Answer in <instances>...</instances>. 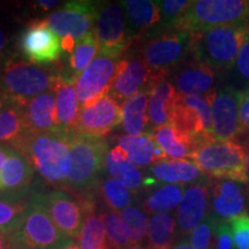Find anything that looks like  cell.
I'll return each mask as SVG.
<instances>
[{"label":"cell","mask_w":249,"mask_h":249,"mask_svg":"<svg viewBox=\"0 0 249 249\" xmlns=\"http://www.w3.org/2000/svg\"><path fill=\"white\" fill-rule=\"evenodd\" d=\"M71 133L54 130L45 134H26L12 145L30 161L33 169L50 185L67 186L71 171Z\"/></svg>","instance_id":"6da1fadb"},{"label":"cell","mask_w":249,"mask_h":249,"mask_svg":"<svg viewBox=\"0 0 249 249\" xmlns=\"http://www.w3.org/2000/svg\"><path fill=\"white\" fill-rule=\"evenodd\" d=\"M248 37L249 23L216 27L192 34V55L214 71H229Z\"/></svg>","instance_id":"7a4b0ae2"},{"label":"cell","mask_w":249,"mask_h":249,"mask_svg":"<svg viewBox=\"0 0 249 249\" xmlns=\"http://www.w3.org/2000/svg\"><path fill=\"white\" fill-rule=\"evenodd\" d=\"M248 23L247 0H198L192 2L173 29L195 34L216 27Z\"/></svg>","instance_id":"3957f363"},{"label":"cell","mask_w":249,"mask_h":249,"mask_svg":"<svg viewBox=\"0 0 249 249\" xmlns=\"http://www.w3.org/2000/svg\"><path fill=\"white\" fill-rule=\"evenodd\" d=\"M59 75L29 61L9 59L0 70V90L21 105L49 90H54Z\"/></svg>","instance_id":"277c9868"},{"label":"cell","mask_w":249,"mask_h":249,"mask_svg":"<svg viewBox=\"0 0 249 249\" xmlns=\"http://www.w3.org/2000/svg\"><path fill=\"white\" fill-rule=\"evenodd\" d=\"M189 160L213 178L247 182L246 151L234 141L207 140L195 148Z\"/></svg>","instance_id":"5b68a950"},{"label":"cell","mask_w":249,"mask_h":249,"mask_svg":"<svg viewBox=\"0 0 249 249\" xmlns=\"http://www.w3.org/2000/svg\"><path fill=\"white\" fill-rule=\"evenodd\" d=\"M11 241L14 249H64L74 242L52 222L42 196L33 197L27 204L21 225Z\"/></svg>","instance_id":"8992f818"},{"label":"cell","mask_w":249,"mask_h":249,"mask_svg":"<svg viewBox=\"0 0 249 249\" xmlns=\"http://www.w3.org/2000/svg\"><path fill=\"white\" fill-rule=\"evenodd\" d=\"M192 34L173 30L158 34L143 42L138 53L154 74L156 81L166 79L192 54Z\"/></svg>","instance_id":"52a82bcc"},{"label":"cell","mask_w":249,"mask_h":249,"mask_svg":"<svg viewBox=\"0 0 249 249\" xmlns=\"http://www.w3.org/2000/svg\"><path fill=\"white\" fill-rule=\"evenodd\" d=\"M70 147L71 171L66 187L75 192L85 191L97 180L107 156L108 143L104 139L71 132Z\"/></svg>","instance_id":"ba28073f"},{"label":"cell","mask_w":249,"mask_h":249,"mask_svg":"<svg viewBox=\"0 0 249 249\" xmlns=\"http://www.w3.org/2000/svg\"><path fill=\"white\" fill-rule=\"evenodd\" d=\"M121 53L101 49L91 64L77 76L75 88L81 107H89L110 93Z\"/></svg>","instance_id":"9c48e42d"},{"label":"cell","mask_w":249,"mask_h":249,"mask_svg":"<svg viewBox=\"0 0 249 249\" xmlns=\"http://www.w3.org/2000/svg\"><path fill=\"white\" fill-rule=\"evenodd\" d=\"M121 121L123 107L108 93L89 107H80L74 132L85 136L103 139Z\"/></svg>","instance_id":"30bf717a"},{"label":"cell","mask_w":249,"mask_h":249,"mask_svg":"<svg viewBox=\"0 0 249 249\" xmlns=\"http://www.w3.org/2000/svg\"><path fill=\"white\" fill-rule=\"evenodd\" d=\"M99 6L92 1H68L46 18L48 26L58 36L81 39L92 30Z\"/></svg>","instance_id":"8fae6325"},{"label":"cell","mask_w":249,"mask_h":249,"mask_svg":"<svg viewBox=\"0 0 249 249\" xmlns=\"http://www.w3.org/2000/svg\"><path fill=\"white\" fill-rule=\"evenodd\" d=\"M156 82L158 81L155 80L150 68L136 52L121 58L118 62L110 96L124 103L142 90H151Z\"/></svg>","instance_id":"7c38bea8"},{"label":"cell","mask_w":249,"mask_h":249,"mask_svg":"<svg viewBox=\"0 0 249 249\" xmlns=\"http://www.w3.org/2000/svg\"><path fill=\"white\" fill-rule=\"evenodd\" d=\"M20 50L31 64L49 65L60 58L61 40L46 20L34 21L21 35Z\"/></svg>","instance_id":"4fadbf2b"},{"label":"cell","mask_w":249,"mask_h":249,"mask_svg":"<svg viewBox=\"0 0 249 249\" xmlns=\"http://www.w3.org/2000/svg\"><path fill=\"white\" fill-rule=\"evenodd\" d=\"M126 12L123 4L99 6L95 22V31L101 49L123 54L130 43Z\"/></svg>","instance_id":"5bb4252c"},{"label":"cell","mask_w":249,"mask_h":249,"mask_svg":"<svg viewBox=\"0 0 249 249\" xmlns=\"http://www.w3.org/2000/svg\"><path fill=\"white\" fill-rule=\"evenodd\" d=\"M241 91L225 87L217 91L211 105L213 139L218 141H233L241 134L239 107Z\"/></svg>","instance_id":"9a60e30c"},{"label":"cell","mask_w":249,"mask_h":249,"mask_svg":"<svg viewBox=\"0 0 249 249\" xmlns=\"http://www.w3.org/2000/svg\"><path fill=\"white\" fill-rule=\"evenodd\" d=\"M42 201L59 231L73 241L79 238L85 219L80 201L74 200L67 193L61 191H54L42 196Z\"/></svg>","instance_id":"2e32d148"},{"label":"cell","mask_w":249,"mask_h":249,"mask_svg":"<svg viewBox=\"0 0 249 249\" xmlns=\"http://www.w3.org/2000/svg\"><path fill=\"white\" fill-rule=\"evenodd\" d=\"M210 197V185L207 179L200 180L186 189L176 213L177 222L183 233L192 232L204 219Z\"/></svg>","instance_id":"e0dca14e"},{"label":"cell","mask_w":249,"mask_h":249,"mask_svg":"<svg viewBox=\"0 0 249 249\" xmlns=\"http://www.w3.org/2000/svg\"><path fill=\"white\" fill-rule=\"evenodd\" d=\"M216 71L204 62L193 58L174 70L173 86L181 96H202L213 88Z\"/></svg>","instance_id":"ac0fdd59"},{"label":"cell","mask_w":249,"mask_h":249,"mask_svg":"<svg viewBox=\"0 0 249 249\" xmlns=\"http://www.w3.org/2000/svg\"><path fill=\"white\" fill-rule=\"evenodd\" d=\"M57 95L49 90L24 105V119L28 134H45L57 129L55 124Z\"/></svg>","instance_id":"d6986e66"},{"label":"cell","mask_w":249,"mask_h":249,"mask_svg":"<svg viewBox=\"0 0 249 249\" xmlns=\"http://www.w3.org/2000/svg\"><path fill=\"white\" fill-rule=\"evenodd\" d=\"M76 79L65 80L60 76L54 86L57 95L55 124L57 129L64 133L74 132L79 117V99L75 88Z\"/></svg>","instance_id":"ffe728a7"},{"label":"cell","mask_w":249,"mask_h":249,"mask_svg":"<svg viewBox=\"0 0 249 249\" xmlns=\"http://www.w3.org/2000/svg\"><path fill=\"white\" fill-rule=\"evenodd\" d=\"M211 205L213 216L229 220L244 213L245 196L238 183L229 180L217 181L211 191Z\"/></svg>","instance_id":"44dd1931"},{"label":"cell","mask_w":249,"mask_h":249,"mask_svg":"<svg viewBox=\"0 0 249 249\" xmlns=\"http://www.w3.org/2000/svg\"><path fill=\"white\" fill-rule=\"evenodd\" d=\"M177 95L174 86L166 79L160 80L152 87L148 105V119L152 132L171 123Z\"/></svg>","instance_id":"7402d4cb"},{"label":"cell","mask_w":249,"mask_h":249,"mask_svg":"<svg viewBox=\"0 0 249 249\" xmlns=\"http://www.w3.org/2000/svg\"><path fill=\"white\" fill-rule=\"evenodd\" d=\"M80 203L85 213V219L77 238L80 249H107L103 214L95 213V203L91 198H82Z\"/></svg>","instance_id":"603a6c76"},{"label":"cell","mask_w":249,"mask_h":249,"mask_svg":"<svg viewBox=\"0 0 249 249\" xmlns=\"http://www.w3.org/2000/svg\"><path fill=\"white\" fill-rule=\"evenodd\" d=\"M34 169L27 157L11 148L0 171V191H18L31 181Z\"/></svg>","instance_id":"cb8c5ba5"},{"label":"cell","mask_w":249,"mask_h":249,"mask_svg":"<svg viewBox=\"0 0 249 249\" xmlns=\"http://www.w3.org/2000/svg\"><path fill=\"white\" fill-rule=\"evenodd\" d=\"M119 145L128 152L129 161L136 167H144L158 160H166L163 150L158 147L151 134L136 136H123L119 139Z\"/></svg>","instance_id":"d4e9b609"},{"label":"cell","mask_w":249,"mask_h":249,"mask_svg":"<svg viewBox=\"0 0 249 249\" xmlns=\"http://www.w3.org/2000/svg\"><path fill=\"white\" fill-rule=\"evenodd\" d=\"M150 98V90H142L126 99L121 105L123 107V126L128 136H141L145 127L149 124L148 105Z\"/></svg>","instance_id":"484cf974"},{"label":"cell","mask_w":249,"mask_h":249,"mask_svg":"<svg viewBox=\"0 0 249 249\" xmlns=\"http://www.w3.org/2000/svg\"><path fill=\"white\" fill-rule=\"evenodd\" d=\"M150 171L156 179L171 185L194 182L202 178L201 170L189 160H158Z\"/></svg>","instance_id":"4316f807"},{"label":"cell","mask_w":249,"mask_h":249,"mask_svg":"<svg viewBox=\"0 0 249 249\" xmlns=\"http://www.w3.org/2000/svg\"><path fill=\"white\" fill-rule=\"evenodd\" d=\"M151 136L165 156L173 160H189L195 149L194 142L181 135L171 123L155 129Z\"/></svg>","instance_id":"83f0119b"},{"label":"cell","mask_w":249,"mask_h":249,"mask_svg":"<svg viewBox=\"0 0 249 249\" xmlns=\"http://www.w3.org/2000/svg\"><path fill=\"white\" fill-rule=\"evenodd\" d=\"M121 4L127 13V22L133 33H144L161 20L160 8L157 1L126 0Z\"/></svg>","instance_id":"f1b7e54d"},{"label":"cell","mask_w":249,"mask_h":249,"mask_svg":"<svg viewBox=\"0 0 249 249\" xmlns=\"http://www.w3.org/2000/svg\"><path fill=\"white\" fill-rule=\"evenodd\" d=\"M23 107L9 99L7 105L0 111V144L9 143L13 145L28 134Z\"/></svg>","instance_id":"f546056e"},{"label":"cell","mask_w":249,"mask_h":249,"mask_svg":"<svg viewBox=\"0 0 249 249\" xmlns=\"http://www.w3.org/2000/svg\"><path fill=\"white\" fill-rule=\"evenodd\" d=\"M177 223L172 214L164 213L151 217L148 229L149 249H172Z\"/></svg>","instance_id":"4dcf8cb0"},{"label":"cell","mask_w":249,"mask_h":249,"mask_svg":"<svg viewBox=\"0 0 249 249\" xmlns=\"http://www.w3.org/2000/svg\"><path fill=\"white\" fill-rule=\"evenodd\" d=\"M183 189L179 185H165L156 189L145 198L143 208L148 213H164L174 209L180 204Z\"/></svg>","instance_id":"1f68e13d"},{"label":"cell","mask_w":249,"mask_h":249,"mask_svg":"<svg viewBox=\"0 0 249 249\" xmlns=\"http://www.w3.org/2000/svg\"><path fill=\"white\" fill-rule=\"evenodd\" d=\"M99 51H101V44L93 30L77 40L75 49L71 52L70 58V65L71 70L75 71L76 77L91 64Z\"/></svg>","instance_id":"d6a6232c"},{"label":"cell","mask_w":249,"mask_h":249,"mask_svg":"<svg viewBox=\"0 0 249 249\" xmlns=\"http://www.w3.org/2000/svg\"><path fill=\"white\" fill-rule=\"evenodd\" d=\"M27 204L15 198H0V232L7 238L11 239L20 227Z\"/></svg>","instance_id":"836d02e7"},{"label":"cell","mask_w":249,"mask_h":249,"mask_svg":"<svg viewBox=\"0 0 249 249\" xmlns=\"http://www.w3.org/2000/svg\"><path fill=\"white\" fill-rule=\"evenodd\" d=\"M119 213L129 240L133 245H141L148 236L149 223L145 214L139 208L132 205L124 208Z\"/></svg>","instance_id":"e575fe53"},{"label":"cell","mask_w":249,"mask_h":249,"mask_svg":"<svg viewBox=\"0 0 249 249\" xmlns=\"http://www.w3.org/2000/svg\"><path fill=\"white\" fill-rule=\"evenodd\" d=\"M103 222L105 226L107 249H124L133 245L124 230L120 213L113 210L107 211L103 213Z\"/></svg>","instance_id":"d590c367"},{"label":"cell","mask_w":249,"mask_h":249,"mask_svg":"<svg viewBox=\"0 0 249 249\" xmlns=\"http://www.w3.org/2000/svg\"><path fill=\"white\" fill-rule=\"evenodd\" d=\"M104 164L107 172L129 191H136L143 183L142 172L130 161L114 163L107 156Z\"/></svg>","instance_id":"8d00e7d4"},{"label":"cell","mask_w":249,"mask_h":249,"mask_svg":"<svg viewBox=\"0 0 249 249\" xmlns=\"http://www.w3.org/2000/svg\"><path fill=\"white\" fill-rule=\"evenodd\" d=\"M101 194L104 198L105 203L113 211L124 210L129 207L132 202V195L128 188L123 183L117 181L116 179H108L103 182L101 187Z\"/></svg>","instance_id":"74e56055"},{"label":"cell","mask_w":249,"mask_h":249,"mask_svg":"<svg viewBox=\"0 0 249 249\" xmlns=\"http://www.w3.org/2000/svg\"><path fill=\"white\" fill-rule=\"evenodd\" d=\"M218 218L209 213L202 222L191 232L189 244L194 249H211L214 236V229L218 223Z\"/></svg>","instance_id":"f35d334b"},{"label":"cell","mask_w":249,"mask_h":249,"mask_svg":"<svg viewBox=\"0 0 249 249\" xmlns=\"http://www.w3.org/2000/svg\"><path fill=\"white\" fill-rule=\"evenodd\" d=\"M235 249H249V213H242L229 219Z\"/></svg>","instance_id":"ab89813d"},{"label":"cell","mask_w":249,"mask_h":249,"mask_svg":"<svg viewBox=\"0 0 249 249\" xmlns=\"http://www.w3.org/2000/svg\"><path fill=\"white\" fill-rule=\"evenodd\" d=\"M160 8V18L164 23L174 26L183 17L193 1L186 0H164L157 1Z\"/></svg>","instance_id":"60d3db41"},{"label":"cell","mask_w":249,"mask_h":249,"mask_svg":"<svg viewBox=\"0 0 249 249\" xmlns=\"http://www.w3.org/2000/svg\"><path fill=\"white\" fill-rule=\"evenodd\" d=\"M233 246L234 244L229 220H218L211 249H233Z\"/></svg>","instance_id":"b9f144b4"},{"label":"cell","mask_w":249,"mask_h":249,"mask_svg":"<svg viewBox=\"0 0 249 249\" xmlns=\"http://www.w3.org/2000/svg\"><path fill=\"white\" fill-rule=\"evenodd\" d=\"M235 62L240 75L249 82V37L242 44Z\"/></svg>","instance_id":"7bdbcfd3"},{"label":"cell","mask_w":249,"mask_h":249,"mask_svg":"<svg viewBox=\"0 0 249 249\" xmlns=\"http://www.w3.org/2000/svg\"><path fill=\"white\" fill-rule=\"evenodd\" d=\"M239 119L242 133H249V88L241 91V101L239 107Z\"/></svg>","instance_id":"ee69618b"},{"label":"cell","mask_w":249,"mask_h":249,"mask_svg":"<svg viewBox=\"0 0 249 249\" xmlns=\"http://www.w3.org/2000/svg\"><path fill=\"white\" fill-rule=\"evenodd\" d=\"M107 157L110 158L112 161H114V163H123V161H129L128 152L124 150L123 147H120L119 144H118L117 147H114L110 152H108Z\"/></svg>","instance_id":"f6af8a7d"},{"label":"cell","mask_w":249,"mask_h":249,"mask_svg":"<svg viewBox=\"0 0 249 249\" xmlns=\"http://www.w3.org/2000/svg\"><path fill=\"white\" fill-rule=\"evenodd\" d=\"M75 45H76V42L73 37H71V36L61 37L62 51H66V52H68V53L71 54V52H73L74 49H75Z\"/></svg>","instance_id":"bcb514c9"},{"label":"cell","mask_w":249,"mask_h":249,"mask_svg":"<svg viewBox=\"0 0 249 249\" xmlns=\"http://www.w3.org/2000/svg\"><path fill=\"white\" fill-rule=\"evenodd\" d=\"M9 150H11V147H7L5 144H0V171H1L2 166H4L6 158L9 154Z\"/></svg>","instance_id":"7dc6e473"},{"label":"cell","mask_w":249,"mask_h":249,"mask_svg":"<svg viewBox=\"0 0 249 249\" xmlns=\"http://www.w3.org/2000/svg\"><path fill=\"white\" fill-rule=\"evenodd\" d=\"M0 249H14L11 239L0 232Z\"/></svg>","instance_id":"c3c4849f"},{"label":"cell","mask_w":249,"mask_h":249,"mask_svg":"<svg viewBox=\"0 0 249 249\" xmlns=\"http://www.w3.org/2000/svg\"><path fill=\"white\" fill-rule=\"evenodd\" d=\"M59 4H60V1H48V0H42V1H38V5L43 9L55 8Z\"/></svg>","instance_id":"681fc988"},{"label":"cell","mask_w":249,"mask_h":249,"mask_svg":"<svg viewBox=\"0 0 249 249\" xmlns=\"http://www.w3.org/2000/svg\"><path fill=\"white\" fill-rule=\"evenodd\" d=\"M6 43H7V39H6V35H5V31L0 28V55L2 54V52H4V49H5V45Z\"/></svg>","instance_id":"f907efd6"},{"label":"cell","mask_w":249,"mask_h":249,"mask_svg":"<svg viewBox=\"0 0 249 249\" xmlns=\"http://www.w3.org/2000/svg\"><path fill=\"white\" fill-rule=\"evenodd\" d=\"M172 249H194L191 246V244H189L188 241L186 240H181L180 242H178L176 246Z\"/></svg>","instance_id":"816d5d0a"},{"label":"cell","mask_w":249,"mask_h":249,"mask_svg":"<svg viewBox=\"0 0 249 249\" xmlns=\"http://www.w3.org/2000/svg\"><path fill=\"white\" fill-rule=\"evenodd\" d=\"M8 102H9V98L5 95L4 92L1 91V90H0V111H1L2 108H4L6 105H7Z\"/></svg>","instance_id":"f5cc1de1"},{"label":"cell","mask_w":249,"mask_h":249,"mask_svg":"<svg viewBox=\"0 0 249 249\" xmlns=\"http://www.w3.org/2000/svg\"><path fill=\"white\" fill-rule=\"evenodd\" d=\"M246 177H247V182L249 183V147L246 154Z\"/></svg>","instance_id":"db71d44e"},{"label":"cell","mask_w":249,"mask_h":249,"mask_svg":"<svg viewBox=\"0 0 249 249\" xmlns=\"http://www.w3.org/2000/svg\"><path fill=\"white\" fill-rule=\"evenodd\" d=\"M124 249H149V248L144 247V246H142V245H132V246H129V247H127Z\"/></svg>","instance_id":"11a10c76"},{"label":"cell","mask_w":249,"mask_h":249,"mask_svg":"<svg viewBox=\"0 0 249 249\" xmlns=\"http://www.w3.org/2000/svg\"><path fill=\"white\" fill-rule=\"evenodd\" d=\"M64 249H80V247H77V246L74 244V242H71V245H68L67 247H65Z\"/></svg>","instance_id":"9f6ffc18"}]
</instances>
